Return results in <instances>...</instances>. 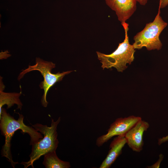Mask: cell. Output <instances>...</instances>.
Masks as SVG:
<instances>
[{
    "mask_svg": "<svg viewBox=\"0 0 168 168\" xmlns=\"http://www.w3.org/2000/svg\"><path fill=\"white\" fill-rule=\"evenodd\" d=\"M150 125L142 119L138 122L126 133L125 136L127 143L133 151L140 152L143 149V135L147 131Z\"/></svg>",
    "mask_w": 168,
    "mask_h": 168,
    "instance_id": "cell-7",
    "label": "cell"
},
{
    "mask_svg": "<svg viewBox=\"0 0 168 168\" xmlns=\"http://www.w3.org/2000/svg\"><path fill=\"white\" fill-rule=\"evenodd\" d=\"M121 24L124 29L125 37L123 42L119 43L116 50L108 54L96 52L103 69L114 67L118 72H122L127 68V64H130L134 59L135 49L130 43L128 35V24L126 22Z\"/></svg>",
    "mask_w": 168,
    "mask_h": 168,
    "instance_id": "cell-2",
    "label": "cell"
},
{
    "mask_svg": "<svg viewBox=\"0 0 168 168\" xmlns=\"http://www.w3.org/2000/svg\"><path fill=\"white\" fill-rule=\"evenodd\" d=\"M168 141V135L166 137H164L159 140L158 144L160 145L161 143Z\"/></svg>",
    "mask_w": 168,
    "mask_h": 168,
    "instance_id": "cell-13",
    "label": "cell"
},
{
    "mask_svg": "<svg viewBox=\"0 0 168 168\" xmlns=\"http://www.w3.org/2000/svg\"><path fill=\"white\" fill-rule=\"evenodd\" d=\"M4 89V85L0 82V115L2 106L5 105H7V109H8L14 104H16L18 108L21 110L22 104L19 99L21 92L19 93L5 92L3 91Z\"/></svg>",
    "mask_w": 168,
    "mask_h": 168,
    "instance_id": "cell-10",
    "label": "cell"
},
{
    "mask_svg": "<svg viewBox=\"0 0 168 168\" xmlns=\"http://www.w3.org/2000/svg\"><path fill=\"white\" fill-rule=\"evenodd\" d=\"M18 114L19 118L16 120L7 113L5 109L2 108L0 115L1 133L5 138V143L1 150V155L2 157H5L7 159L13 168L19 163L13 161L11 150V141L15 132L21 130L23 134H28L30 138V145H32L38 142L40 139L43 138L41 133L33 127L26 125L23 122L24 116L19 113Z\"/></svg>",
    "mask_w": 168,
    "mask_h": 168,
    "instance_id": "cell-1",
    "label": "cell"
},
{
    "mask_svg": "<svg viewBox=\"0 0 168 168\" xmlns=\"http://www.w3.org/2000/svg\"><path fill=\"white\" fill-rule=\"evenodd\" d=\"M159 4L161 9L164 8L168 5V0H160Z\"/></svg>",
    "mask_w": 168,
    "mask_h": 168,
    "instance_id": "cell-12",
    "label": "cell"
},
{
    "mask_svg": "<svg viewBox=\"0 0 168 168\" xmlns=\"http://www.w3.org/2000/svg\"><path fill=\"white\" fill-rule=\"evenodd\" d=\"M148 0H137V2H138L141 5H145L147 3Z\"/></svg>",
    "mask_w": 168,
    "mask_h": 168,
    "instance_id": "cell-14",
    "label": "cell"
},
{
    "mask_svg": "<svg viewBox=\"0 0 168 168\" xmlns=\"http://www.w3.org/2000/svg\"><path fill=\"white\" fill-rule=\"evenodd\" d=\"M107 5L114 11L121 23L126 22L137 9V0H105Z\"/></svg>",
    "mask_w": 168,
    "mask_h": 168,
    "instance_id": "cell-8",
    "label": "cell"
},
{
    "mask_svg": "<svg viewBox=\"0 0 168 168\" xmlns=\"http://www.w3.org/2000/svg\"><path fill=\"white\" fill-rule=\"evenodd\" d=\"M141 119V117L133 115L117 118L111 124L107 133L97 139L96 145L100 147L115 136H125L127 132Z\"/></svg>",
    "mask_w": 168,
    "mask_h": 168,
    "instance_id": "cell-6",
    "label": "cell"
},
{
    "mask_svg": "<svg viewBox=\"0 0 168 168\" xmlns=\"http://www.w3.org/2000/svg\"><path fill=\"white\" fill-rule=\"evenodd\" d=\"M127 143L124 136H117L115 137L110 144L109 150L100 168H109L117 158L121 154L122 149Z\"/></svg>",
    "mask_w": 168,
    "mask_h": 168,
    "instance_id": "cell-9",
    "label": "cell"
},
{
    "mask_svg": "<svg viewBox=\"0 0 168 168\" xmlns=\"http://www.w3.org/2000/svg\"><path fill=\"white\" fill-rule=\"evenodd\" d=\"M44 157L43 163L46 168H69L71 167L69 162L62 161L58 157L56 151L48 152Z\"/></svg>",
    "mask_w": 168,
    "mask_h": 168,
    "instance_id": "cell-11",
    "label": "cell"
},
{
    "mask_svg": "<svg viewBox=\"0 0 168 168\" xmlns=\"http://www.w3.org/2000/svg\"><path fill=\"white\" fill-rule=\"evenodd\" d=\"M161 7L159 4L158 12L153 21L146 24L143 29L133 37V45L135 49L146 48L149 50H160L162 46L160 35L168 23L160 15Z\"/></svg>",
    "mask_w": 168,
    "mask_h": 168,
    "instance_id": "cell-4",
    "label": "cell"
},
{
    "mask_svg": "<svg viewBox=\"0 0 168 168\" xmlns=\"http://www.w3.org/2000/svg\"><path fill=\"white\" fill-rule=\"evenodd\" d=\"M61 121L60 117L54 121L52 119L50 127L40 124L32 125V127L38 131L43 134L44 137L39 139L38 142L32 145V150L29 155L30 159L27 162H22L24 168L31 166L33 167V163L39 159L42 156L48 152L56 151L59 142L57 137V128L58 124Z\"/></svg>",
    "mask_w": 168,
    "mask_h": 168,
    "instance_id": "cell-3",
    "label": "cell"
},
{
    "mask_svg": "<svg viewBox=\"0 0 168 168\" xmlns=\"http://www.w3.org/2000/svg\"><path fill=\"white\" fill-rule=\"evenodd\" d=\"M55 64L52 62L44 61L40 58H36L35 64L33 66H29L28 68L23 70L18 76V80L22 78L26 73L34 70L39 71L44 78V80L40 84V88L43 89L44 94L41 100V103L45 107L48 104L46 100L47 93L50 89L57 82L61 81L64 77L72 71H69L58 72L54 74L51 72L52 70L55 68Z\"/></svg>",
    "mask_w": 168,
    "mask_h": 168,
    "instance_id": "cell-5",
    "label": "cell"
}]
</instances>
